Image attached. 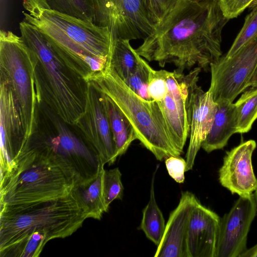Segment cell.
<instances>
[{
  "instance_id": "21",
  "label": "cell",
  "mask_w": 257,
  "mask_h": 257,
  "mask_svg": "<svg viewBox=\"0 0 257 257\" xmlns=\"http://www.w3.org/2000/svg\"><path fill=\"white\" fill-rule=\"evenodd\" d=\"M130 40L114 38L108 59L117 75L124 80L137 69L140 55L130 43Z\"/></svg>"
},
{
  "instance_id": "20",
  "label": "cell",
  "mask_w": 257,
  "mask_h": 257,
  "mask_svg": "<svg viewBox=\"0 0 257 257\" xmlns=\"http://www.w3.org/2000/svg\"><path fill=\"white\" fill-rule=\"evenodd\" d=\"M98 90L107 112L116 154L119 157L125 153L132 142L137 140V137L132 124L119 108L109 97Z\"/></svg>"
},
{
  "instance_id": "8",
  "label": "cell",
  "mask_w": 257,
  "mask_h": 257,
  "mask_svg": "<svg viewBox=\"0 0 257 257\" xmlns=\"http://www.w3.org/2000/svg\"><path fill=\"white\" fill-rule=\"evenodd\" d=\"M257 66V36L243 45L232 56L221 57L210 65L209 89L215 102H233L249 86Z\"/></svg>"
},
{
  "instance_id": "28",
  "label": "cell",
  "mask_w": 257,
  "mask_h": 257,
  "mask_svg": "<svg viewBox=\"0 0 257 257\" xmlns=\"http://www.w3.org/2000/svg\"><path fill=\"white\" fill-rule=\"evenodd\" d=\"M257 36V6L246 17L243 27L237 35L230 48L224 56H232L243 45Z\"/></svg>"
},
{
  "instance_id": "1",
  "label": "cell",
  "mask_w": 257,
  "mask_h": 257,
  "mask_svg": "<svg viewBox=\"0 0 257 257\" xmlns=\"http://www.w3.org/2000/svg\"><path fill=\"white\" fill-rule=\"evenodd\" d=\"M228 21L218 1L182 0L136 51L162 67L207 69L222 56L221 34Z\"/></svg>"
},
{
  "instance_id": "5",
  "label": "cell",
  "mask_w": 257,
  "mask_h": 257,
  "mask_svg": "<svg viewBox=\"0 0 257 257\" xmlns=\"http://www.w3.org/2000/svg\"><path fill=\"white\" fill-rule=\"evenodd\" d=\"M109 97L132 124L137 140L159 161L181 154L175 148L158 103L134 92L117 75L109 60L105 68L85 79Z\"/></svg>"
},
{
  "instance_id": "10",
  "label": "cell",
  "mask_w": 257,
  "mask_h": 257,
  "mask_svg": "<svg viewBox=\"0 0 257 257\" xmlns=\"http://www.w3.org/2000/svg\"><path fill=\"white\" fill-rule=\"evenodd\" d=\"M194 69L187 74L177 70H164L167 85L164 98L157 102L162 110L171 139L177 150L182 154L189 135L188 103L189 85Z\"/></svg>"
},
{
  "instance_id": "27",
  "label": "cell",
  "mask_w": 257,
  "mask_h": 257,
  "mask_svg": "<svg viewBox=\"0 0 257 257\" xmlns=\"http://www.w3.org/2000/svg\"><path fill=\"white\" fill-rule=\"evenodd\" d=\"M182 0H143L148 17L155 28L173 11Z\"/></svg>"
},
{
  "instance_id": "26",
  "label": "cell",
  "mask_w": 257,
  "mask_h": 257,
  "mask_svg": "<svg viewBox=\"0 0 257 257\" xmlns=\"http://www.w3.org/2000/svg\"><path fill=\"white\" fill-rule=\"evenodd\" d=\"M103 191L105 204L107 209L113 201L122 199L123 186L121 181V174L118 168L104 170Z\"/></svg>"
},
{
  "instance_id": "30",
  "label": "cell",
  "mask_w": 257,
  "mask_h": 257,
  "mask_svg": "<svg viewBox=\"0 0 257 257\" xmlns=\"http://www.w3.org/2000/svg\"><path fill=\"white\" fill-rule=\"evenodd\" d=\"M165 163L171 177L177 183H184L187 167L186 160L180 156H170L165 159Z\"/></svg>"
},
{
  "instance_id": "24",
  "label": "cell",
  "mask_w": 257,
  "mask_h": 257,
  "mask_svg": "<svg viewBox=\"0 0 257 257\" xmlns=\"http://www.w3.org/2000/svg\"><path fill=\"white\" fill-rule=\"evenodd\" d=\"M46 1L51 10L93 22L94 9L92 0Z\"/></svg>"
},
{
  "instance_id": "15",
  "label": "cell",
  "mask_w": 257,
  "mask_h": 257,
  "mask_svg": "<svg viewBox=\"0 0 257 257\" xmlns=\"http://www.w3.org/2000/svg\"><path fill=\"white\" fill-rule=\"evenodd\" d=\"M198 201L192 193H182L178 205L169 215L155 257H188V227L192 210Z\"/></svg>"
},
{
  "instance_id": "23",
  "label": "cell",
  "mask_w": 257,
  "mask_h": 257,
  "mask_svg": "<svg viewBox=\"0 0 257 257\" xmlns=\"http://www.w3.org/2000/svg\"><path fill=\"white\" fill-rule=\"evenodd\" d=\"M237 115L236 133L249 132L257 118V87L244 91L234 103Z\"/></svg>"
},
{
  "instance_id": "16",
  "label": "cell",
  "mask_w": 257,
  "mask_h": 257,
  "mask_svg": "<svg viewBox=\"0 0 257 257\" xmlns=\"http://www.w3.org/2000/svg\"><path fill=\"white\" fill-rule=\"evenodd\" d=\"M0 99L1 160L10 164L23 146L25 133L19 105L2 75Z\"/></svg>"
},
{
  "instance_id": "12",
  "label": "cell",
  "mask_w": 257,
  "mask_h": 257,
  "mask_svg": "<svg viewBox=\"0 0 257 257\" xmlns=\"http://www.w3.org/2000/svg\"><path fill=\"white\" fill-rule=\"evenodd\" d=\"M256 212L253 194L239 196L220 218L215 257H239L247 249V235Z\"/></svg>"
},
{
  "instance_id": "2",
  "label": "cell",
  "mask_w": 257,
  "mask_h": 257,
  "mask_svg": "<svg viewBox=\"0 0 257 257\" xmlns=\"http://www.w3.org/2000/svg\"><path fill=\"white\" fill-rule=\"evenodd\" d=\"M0 209L1 257H38L49 241L70 236L88 218L73 192Z\"/></svg>"
},
{
  "instance_id": "4",
  "label": "cell",
  "mask_w": 257,
  "mask_h": 257,
  "mask_svg": "<svg viewBox=\"0 0 257 257\" xmlns=\"http://www.w3.org/2000/svg\"><path fill=\"white\" fill-rule=\"evenodd\" d=\"M81 183L76 171L62 161L18 156L13 160L9 172L1 173V207L66 197Z\"/></svg>"
},
{
  "instance_id": "31",
  "label": "cell",
  "mask_w": 257,
  "mask_h": 257,
  "mask_svg": "<svg viewBox=\"0 0 257 257\" xmlns=\"http://www.w3.org/2000/svg\"><path fill=\"white\" fill-rule=\"evenodd\" d=\"M23 5L29 15L39 18L45 10L50 9L46 0H23Z\"/></svg>"
},
{
  "instance_id": "25",
  "label": "cell",
  "mask_w": 257,
  "mask_h": 257,
  "mask_svg": "<svg viewBox=\"0 0 257 257\" xmlns=\"http://www.w3.org/2000/svg\"><path fill=\"white\" fill-rule=\"evenodd\" d=\"M149 63L141 56L139 64L136 71L124 80L125 84L142 98L152 100L148 93L149 76Z\"/></svg>"
},
{
  "instance_id": "19",
  "label": "cell",
  "mask_w": 257,
  "mask_h": 257,
  "mask_svg": "<svg viewBox=\"0 0 257 257\" xmlns=\"http://www.w3.org/2000/svg\"><path fill=\"white\" fill-rule=\"evenodd\" d=\"M104 164H102L91 180L78 184L73 193L86 212L88 217L100 220L107 208L103 191V177Z\"/></svg>"
},
{
  "instance_id": "35",
  "label": "cell",
  "mask_w": 257,
  "mask_h": 257,
  "mask_svg": "<svg viewBox=\"0 0 257 257\" xmlns=\"http://www.w3.org/2000/svg\"><path fill=\"white\" fill-rule=\"evenodd\" d=\"M195 2H201V1H218V0H191Z\"/></svg>"
},
{
  "instance_id": "11",
  "label": "cell",
  "mask_w": 257,
  "mask_h": 257,
  "mask_svg": "<svg viewBox=\"0 0 257 257\" xmlns=\"http://www.w3.org/2000/svg\"><path fill=\"white\" fill-rule=\"evenodd\" d=\"M86 82L85 112L76 125L90 147L110 165L118 157L109 119L99 91Z\"/></svg>"
},
{
  "instance_id": "17",
  "label": "cell",
  "mask_w": 257,
  "mask_h": 257,
  "mask_svg": "<svg viewBox=\"0 0 257 257\" xmlns=\"http://www.w3.org/2000/svg\"><path fill=\"white\" fill-rule=\"evenodd\" d=\"M220 218L199 201L194 207L187 234L188 257H215Z\"/></svg>"
},
{
  "instance_id": "13",
  "label": "cell",
  "mask_w": 257,
  "mask_h": 257,
  "mask_svg": "<svg viewBox=\"0 0 257 257\" xmlns=\"http://www.w3.org/2000/svg\"><path fill=\"white\" fill-rule=\"evenodd\" d=\"M201 69L199 67L194 68L189 88L190 140L186 155V172L193 168L196 155L211 128L217 109L210 89L205 91L198 85Z\"/></svg>"
},
{
  "instance_id": "22",
  "label": "cell",
  "mask_w": 257,
  "mask_h": 257,
  "mask_svg": "<svg viewBox=\"0 0 257 257\" xmlns=\"http://www.w3.org/2000/svg\"><path fill=\"white\" fill-rule=\"evenodd\" d=\"M155 173L152 179L150 199L143 210L139 228L143 231L148 238L158 246L163 236L166 224L163 213L156 200L154 189Z\"/></svg>"
},
{
  "instance_id": "29",
  "label": "cell",
  "mask_w": 257,
  "mask_h": 257,
  "mask_svg": "<svg viewBox=\"0 0 257 257\" xmlns=\"http://www.w3.org/2000/svg\"><path fill=\"white\" fill-rule=\"evenodd\" d=\"M253 0H218L224 16L229 20L237 17Z\"/></svg>"
},
{
  "instance_id": "14",
  "label": "cell",
  "mask_w": 257,
  "mask_h": 257,
  "mask_svg": "<svg viewBox=\"0 0 257 257\" xmlns=\"http://www.w3.org/2000/svg\"><path fill=\"white\" fill-rule=\"evenodd\" d=\"M256 147L255 141L249 140L226 152L219 170V180L232 194L246 197L256 189L257 179L251 161Z\"/></svg>"
},
{
  "instance_id": "18",
  "label": "cell",
  "mask_w": 257,
  "mask_h": 257,
  "mask_svg": "<svg viewBox=\"0 0 257 257\" xmlns=\"http://www.w3.org/2000/svg\"><path fill=\"white\" fill-rule=\"evenodd\" d=\"M215 102L217 109L213 122L201 146L207 153L223 149L231 136L236 133L237 115L234 103L226 100Z\"/></svg>"
},
{
  "instance_id": "33",
  "label": "cell",
  "mask_w": 257,
  "mask_h": 257,
  "mask_svg": "<svg viewBox=\"0 0 257 257\" xmlns=\"http://www.w3.org/2000/svg\"><path fill=\"white\" fill-rule=\"evenodd\" d=\"M249 86L257 87V66L250 80Z\"/></svg>"
},
{
  "instance_id": "7",
  "label": "cell",
  "mask_w": 257,
  "mask_h": 257,
  "mask_svg": "<svg viewBox=\"0 0 257 257\" xmlns=\"http://www.w3.org/2000/svg\"><path fill=\"white\" fill-rule=\"evenodd\" d=\"M1 75L7 80L17 102L23 124V146L36 126L39 103L34 75L33 53L23 40L11 31L0 32Z\"/></svg>"
},
{
  "instance_id": "3",
  "label": "cell",
  "mask_w": 257,
  "mask_h": 257,
  "mask_svg": "<svg viewBox=\"0 0 257 257\" xmlns=\"http://www.w3.org/2000/svg\"><path fill=\"white\" fill-rule=\"evenodd\" d=\"M21 37L33 53L39 103L44 101L61 119L77 124L85 112V80L36 26L20 23Z\"/></svg>"
},
{
  "instance_id": "9",
  "label": "cell",
  "mask_w": 257,
  "mask_h": 257,
  "mask_svg": "<svg viewBox=\"0 0 257 257\" xmlns=\"http://www.w3.org/2000/svg\"><path fill=\"white\" fill-rule=\"evenodd\" d=\"M92 1L94 23L108 28L113 39L144 40L155 30L143 0Z\"/></svg>"
},
{
  "instance_id": "34",
  "label": "cell",
  "mask_w": 257,
  "mask_h": 257,
  "mask_svg": "<svg viewBox=\"0 0 257 257\" xmlns=\"http://www.w3.org/2000/svg\"><path fill=\"white\" fill-rule=\"evenodd\" d=\"M254 192H254V197H255V201H256V211H257V188Z\"/></svg>"
},
{
  "instance_id": "6",
  "label": "cell",
  "mask_w": 257,
  "mask_h": 257,
  "mask_svg": "<svg viewBox=\"0 0 257 257\" xmlns=\"http://www.w3.org/2000/svg\"><path fill=\"white\" fill-rule=\"evenodd\" d=\"M24 15V20L37 26L84 80L93 73L88 65L93 58H108L113 39L108 28L51 9L38 19Z\"/></svg>"
},
{
  "instance_id": "32",
  "label": "cell",
  "mask_w": 257,
  "mask_h": 257,
  "mask_svg": "<svg viewBox=\"0 0 257 257\" xmlns=\"http://www.w3.org/2000/svg\"><path fill=\"white\" fill-rule=\"evenodd\" d=\"M239 257H257V244L249 249H247Z\"/></svg>"
}]
</instances>
